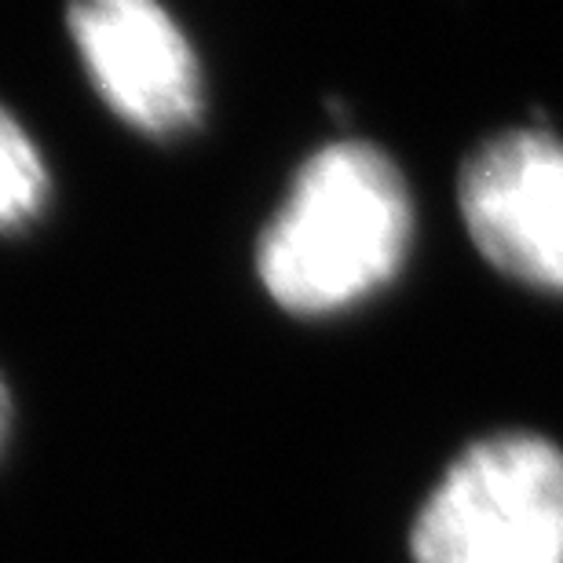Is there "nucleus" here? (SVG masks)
Listing matches in <instances>:
<instances>
[{
	"mask_svg": "<svg viewBox=\"0 0 563 563\" xmlns=\"http://www.w3.org/2000/svg\"><path fill=\"white\" fill-rule=\"evenodd\" d=\"M413 201L374 143L314 151L256 245V275L292 314H330L388 286L407 264Z\"/></svg>",
	"mask_w": 563,
	"mask_h": 563,
	"instance_id": "obj_1",
	"label": "nucleus"
},
{
	"mask_svg": "<svg viewBox=\"0 0 563 563\" xmlns=\"http://www.w3.org/2000/svg\"><path fill=\"white\" fill-rule=\"evenodd\" d=\"M413 563H563V450L534 432L465 446L428 494Z\"/></svg>",
	"mask_w": 563,
	"mask_h": 563,
	"instance_id": "obj_2",
	"label": "nucleus"
},
{
	"mask_svg": "<svg viewBox=\"0 0 563 563\" xmlns=\"http://www.w3.org/2000/svg\"><path fill=\"white\" fill-rule=\"evenodd\" d=\"M457 206L476 250L516 282L563 292V143L516 129L461 165Z\"/></svg>",
	"mask_w": 563,
	"mask_h": 563,
	"instance_id": "obj_3",
	"label": "nucleus"
},
{
	"mask_svg": "<svg viewBox=\"0 0 563 563\" xmlns=\"http://www.w3.org/2000/svg\"><path fill=\"white\" fill-rule=\"evenodd\" d=\"M99 96L154 136L195 125L201 70L187 33L151 0H88L66 11Z\"/></svg>",
	"mask_w": 563,
	"mask_h": 563,
	"instance_id": "obj_4",
	"label": "nucleus"
},
{
	"mask_svg": "<svg viewBox=\"0 0 563 563\" xmlns=\"http://www.w3.org/2000/svg\"><path fill=\"white\" fill-rule=\"evenodd\" d=\"M48 168L26 129L0 107V231L22 228L44 209Z\"/></svg>",
	"mask_w": 563,
	"mask_h": 563,
	"instance_id": "obj_5",
	"label": "nucleus"
},
{
	"mask_svg": "<svg viewBox=\"0 0 563 563\" xmlns=\"http://www.w3.org/2000/svg\"><path fill=\"white\" fill-rule=\"evenodd\" d=\"M8 424H11V399H8V388H4V380H0V446H4Z\"/></svg>",
	"mask_w": 563,
	"mask_h": 563,
	"instance_id": "obj_6",
	"label": "nucleus"
}]
</instances>
